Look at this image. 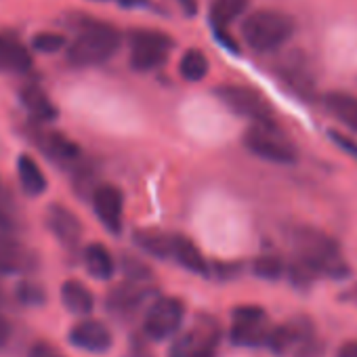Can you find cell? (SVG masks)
<instances>
[{
    "instance_id": "4dcf8cb0",
    "label": "cell",
    "mask_w": 357,
    "mask_h": 357,
    "mask_svg": "<svg viewBox=\"0 0 357 357\" xmlns=\"http://www.w3.org/2000/svg\"><path fill=\"white\" fill-rule=\"evenodd\" d=\"M330 137L334 139V143H336L338 147H342L347 153H351L353 158H357V143H355L353 139H349V137L340 135L338 130H330Z\"/></svg>"
},
{
    "instance_id": "8fae6325",
    "label": "cell",
    "mask_w": 357,
    "mask_h": 357,
    "mask_svg": "<svg viewBox=\"0 0 357 357\" xmlns=\"http://www.w3.org/2000/svg\"><path fill=\"white\" fill-rule=\"evenodd\" d=\"M93 208L112 234L122 231V194L114 185L105 183L93 192Z\"/></svg>"
},
{
    "instance_id": "603a6c76",
    "label": "cell",
    "mask_w": 357,
    "mask_h": 357,
    "mask_svg": "<svg viewBox=\"0 0 357 357\" xmlns=\"http://www.w3.org/2000/svg\"><path fill=\"white\" fill-rule=\"evenodd\" d=\"M282 78L303 97H311V93H315V82L311 78V72L307 70V66L303 61L296 59H286V63L280 70Z\"/></svg>"
},
{
    "instance_id": "44dd1931",
    "label": "cell",
    "mask_w": 357,
    "mask_h": 357,
    "mask_svg": "<svg viewBox=\"0 0 357 357\" xmlns=\"http://www.w3.org/2000/svg\"><path fill=\"white\" fill-rule=\"evenodd\" d=\"M22 101L30 109V114L40 122H51L57 118V107L47 97V93L36 84H30L22 91Z\"/></svg>"
},
{
    "instance_id": "e0dca14e",
    "label": "cell",
    "mask_w": 357,
    "mask_h": 357,
    "mask_svg": "<svg viewBox=\"0 0 357 357\" xmlns=\"http://www.w3.org/2000/svg\"><path fill=\"white\" fill-rule=\"evenodd\" d=\"M30 265V252L9 234H0V273H20Z\"/></svg>"
},
{
    "instance_id": "52a82bcc",
    "label": "cell",
    "mask_w": 357,
    "mask_h": 357,
    "mask_svg": "<svg viewBox=\"0 0 357 357\" xmlns=\"http://www.w3.org/2000/svg\"><path fill=\"white\" fill-rule=\"evenodd\" d=\"M271 328L267 324V315L261 307L242 305L234 309V326H231V340L242 347H259L267 344Z\"/></svg>"
},
{
    "instance_id": "9a60e30c",
    "label": "cell",
    "mask_w": 357,
    "mask_h": 357,
    "mask_svg": "<svg viewBox=\"0 0 357 357\" xmlns=\"http://www.w3.org/2000/svg\"><path fill=\"white\" fill-rule=\"evenodd\" d=\"M147 288L141 286V282H126L116 286L109 296H107V307L109 311L118 313V315H126L139 309V305L147 298Z\"/></svg>"
},
{
    "instance_id": "ac0fdd59",
    "label": "cell",
    "mask_w": 357,
    "mask_h": 357,
    "mask_svg": "<svg viewBox=\"0 0 357 357\" xmlns=\"http://www.w3.org/2000/svg\"><path fill=\"white\" fill-rule=\"evenodd\" d=\"M61 303L66 305L68 311H72L76 315H86L95 307V298H93L91 290L78 280L63 282V286H61Z\"/></svg>"
},
{
    "instance_id": "30bf717a",
    "label": "cell",
    "mask_w": 357,
    "mask_h": 357,
    "mask_svg": "<svg viewBox=\"0 0 357 357\" xmlns=\"http://www.w3.org/2000/svg\"><path fill=\"white\" fill-rule=\"evenodd\" d=\"M70 342L78 349L91 351V353H103L112 347V332L109 328L99 319H82L78 321L70 334Z\"/></svg>"
},
{
    "instance_id": "7402d4cb",
    "label": "cell",
    "mask_w": 357,
    "mask_h": 357,
    "mask_svg": "<svg viewBox=\"0 0 357 357\" xmlns=\"http://www.w3.org/2000/svg\"><path fill=\"white\" fill-rule=\"evenodd\" d=\"M84 265L89 273L97 280H109L116 271V263L103 244H91L84 250Z\"/></svg>"
},
{
    "instance_id": "6da1fadb",
    "label": "cell",
    "mask_w": 357,
    "mask_h": 357,
    "mask_svg": "<svg viewBox=\"0 0 357 357\" xmlns=\"http://www.w3.org/2000/svg\"><path fill=\"white\" fill-rule=\"evenodd\" d=\"M294 261L290 263V278L298 286H307L317 278L340 280L349 273L342 261L340 246L334 238L313 227H296L294 236Z\"/></svg>"
},
{
    "instance_id": "f1b7e54d",
    "label": "cell",
    "mask_w": 357,
    "mask_h": 357,
    "mask_svg": "<svg viewBox=\"0 0 357 357\" xmlns=\"http://www.w3.org/2000/svg\"><path fill=\"white\" fill-rule=\"evenodd\" d=\"M17 296L24 305H30V307L45 303V290L36 282H22L17 286Z\"/></svg>"
},
{
    "instance_id": "cb8c5ba5",
    "label": "cell",
    "mask_w": 357,
    "mask_h": 357,
    "mask_svg": "<svg viewBox=\"0 0 357 357\" xmlns=\"http://www.w3.org/2000/svg\"><path fill=\"white\" fill-rule=\"evenodd\" d=\"M248 7V0H213L211 24L215 30H225L234 20H238Z\"/></svg>"
},
{
    "instance_id": "ba28073f",
    "label": "cell",
    "mask_w": 357,
    "mask_h": 357,
    "mask_svg": "<svg viewBox=\"0 0 357 357\" xmlns=\"http://www.w3.org/2000/svg\"><path fill=\"white\" fill-rule=\"evenodd\" d=\"M185 309L183 303L172 296H160L151 303L145 315V332L153 340H164L172 336L183 321Z\"/></svg>"
},
{
    "instance_id": "83f0119b",
    "label": "cell",
    "mask_w": 357,
    "mask_h": 357,
    "mask_svg": "<svg viewBox=\"0 0 357 357\" xmlns=\"http://www.w3.org/2000/svg\"><path fill=\"white\" fill-rule=\"evenodd\" d=\"M66 45H68L66 36L63 34H57V32H40V34H36L32 38V47L38 53H57Z\"/></svg>"
},
{
    "instance_id": "484cf974",
    "label": "cell",
    "mask_w": 357,
    "mask_h": 357,
    "mask_svg": "<svg viewBox=\"0 0 357 357\" xmlns=\"http://www.w3.org/2000/svg\"><path fill=\"white\" fill-rule=\"evenodd\" d=\"M178 72L190 82H200L208 74V57L200 49H190L178 63Z\"/></svg>"
},
{
    "instance_id": "8992f818",
    "label": "cell",
    "mask_w": 357,
    "mask_h": 357,
    "mask_svg": "<svg viewBox=\"0 0 357 357\" xmlns=\"http://www.w3.org/2000/svg\"><path fill=\"white\" fill-rule=\"evenodd\" d=\"M217 97L240 116H246L255 122H273V107L259 91L250 86L223 84L217 89Z\"/></svg>"
},
{
    "instance_id": "d4e9b609",
    "label": "cell",
    "mask_w": 357,
    "mask_h": 357,
    "mask_svg": "<svg viewBox=\"0 0 357 357\" xmlns=\"http://www.w3.org/2000/svg\"><path fill=\"white\" fill-rule=\"evenodd\" d=\"M135 242L153 257H160V259L170 257L172 236H166L155 229H141V231H135Z\"/></svg>"
},
{
    "instance_id": "4fadbf2b",
    "label": "cell",
    "mask_w": 357,
    "mask_h": 357,
    "mask_svg": "<svg viewBox=\"0 0 357 357\" xmlns=\"http://www.w3.org/2000/svg\"><path fill=\"white\" fill-rule=\"evenodd\" d=\"M47 225L63 246H76L82 238V225L78 217L61 204H51L47 211Z\"/></svg>"
},
{
    "instance_id": "7a4b0ae2",
    "label": "cell",
    "mask_w": 357,
    "mask_h": 357,
    "mask_svg": "<svg viewBox=\"0 0 357 357\" xmlns=\"http://www.w3.org/2000/svg\"><path fill=\"white\" fill-rule=\"evenodd\" d=\"M120 47V34L114 26L86 22L68 47V61L74 68H91L105 63Z\"/></svg>"
},
{
    "instance_id": "4316f807",
    "label": "cell",
    "mask_w": 357,
    "mask_h": 357,
    "mask_svg": "<svg viewBox=\"0 0 357 357\" xmlns=\"http://www.w3.org/2000/svg\"><path fill=\"white\" fill-rule=\"evenodd\" d=\"M252 271H255V275H259V278H263V280H278V278H282V273H284V263H282V259L275 257V255H261V257L255 261Z\"/></svg>"
},
{
    "instance_id": "277c9868",
    "label": "cell",
    "mask_w": 357,
    "mask_h": 357,
    "mask_svg": "<svg viewBox=\"0 0 357 357\" xmlns=\"http://www.w3.org/2000/svg\"><path fill=\"white\" fill-rule=\"evenodd\" d=\"M244 145L255 155L269 162L292 164L296 160V147L275 122H255L244 135Z\"/></svg>"
},
{
    "instance_id": "836d02e7",
    "label": "cell",
    "mask_w": 357,
    "mask_h": 357,
    "mask_svg": "<svg viewBox=\"0 0 357 357\" xmlns=\"http://www.w3.org/2000/svg\"><path fill=\"white\" fill-rule=\"evenodd\" d=\"M9 332H11V328H9V321L0 315V344H5L7 342V338H9Z\"/></svg>"
},
{
    "instance_id": "2e32d148",
    "label": "cell",
    "mask_w": 357,
    "mask_h": 357,
    "mask_svg": "<svg viewBox=\"0 0 357 357\" xmlns=\"http://www.w3.org/2000/svg\"><path fill=\"white\" fill-rule=\"evenodd\" d=\"M170 257H174L178 261V265L185 267L192 273H208V265L204 261V255L200 252V248L185 236H172V248H170Z\"/></svg>"
},
{
    "instance_id": "3957f363",
    "label": "cell",
    "mask_w": 357,
    "mask_h": 357,
    "mask_svg": "<svg viewBox=\"0 0 357 357\" xmlns=\"http://www.w3.org/2000/svg\"><path fill=\"white\" fill-rule=\"evenodd\" d=\"M294 20L282 11L261 9L250 13L242 24L246 45L259 53H269L286 45L294 34Z\"/></svg>"
},
{
    "instance_id": "ffe728a7",
    "label": "cell",
    "mask_w": 357,
    "mask_h": 357,
    "mask_svg": "<svg viewBox=\"0 0 357 357\" xmlns=\"http://www.w3.org/2000/svg\"><path fill=\"white\" fill-rule=\"evenodd\" d=\"M326 107L332 112L334 118H338L353 132H357V97H353L349 93L334 91V93L326 95Z\"/></svg>"
},
{
    "instance_id": "1f68e13d",
    "label": "cell",
    "mask_w": 357,
    "mask_h": 357,
    "mask_svg": "<svg viewBox=\"0 0 357 357\" xmlns=\"http://www.w3.org/2000/svg\"><path fill=\"white\" fill-rule=\"evenodd\" d=\"M338 357H357V340H351L338 349Z\"/></svg>"
},
{
    "instance_id": "f546056e",
    "label": "cell",
    "mask_w": 357,
    "mask_h": 357,
    "mask_svg": "<svg viewBox=\"0 0 357 357\" xmlns=\"http://www.w3.org/2000/svg\"><path fill=\"white\" fill-rule=\"evenodd\" d=\"M28 357H66V355H63L57 347H53V344H49V342H36V344L30 349Z\"/></svg>"
},
{
    "instance_id": "e575fe53",
    "label": "cell",
    "mask_w": 357,
    "mask_h": 357,
    "mask_svg": "<svg viewBox=\"0 0 357 357\" xmlns=\"http://www.w3.org/2000/svg\"><path fill=\"white\" fill-rule=\"evenodd\" d=\"M118 3H120L122 7H126V9H132V7H141V5H145L147 0H118Z\"/></svg>"
},
{
    "instance_id": "5bb4252c",
    "label": "cell",
    "mask_w": 357,
    "mask_h": 357,
    "mask_svg": "<svg viewBox=\"0 0 357 357\" xmlns=\"http://www.w3.org/2000/svg\"><path fill=\"white\" fill-rule=\"evenodd\" d=\"M32 68V55L17 38L0 34V72H28Z\"/></svg>"
},
{
    "instance_id": "5b68a950",
    "label": "cell",
    "mask_w": 357,
    "mask_h": 357,
    "mask_svg": "<svg viewBox=\"0 0 357 357\" xmlns=\"http://www.w3.org/2000/svg\"><path fill=\"white\" fill-rule=\"evenodd\" d=\"M128 43L130 66L139 72L160 68L172 51V38L155 30H132L128 32Z\"/></svg>"
},
{
    "instance_id": "7c38bea8",
    "label": "cell",
    "mask_w": 357,
    "mask_h": 357,
    "mask_svg": "<svg viewBox=\"0 0 357 357\" xmlns=\"http://www.w3.org/2000/svg\"><path fill=\"white\" fill-rule=\"evenodd\" d=\"M34 143H38V147L51 160H55L59 164H68V166L76 164L82 153L74 141H70L66 135H61L57 130H43V128L34 130Z\"/></svg>"
},
{
    "instance_id": "d6a6232c",
    "label": "cell",
    "mask_w": 357,
    "mask_h": 357,
    "mask_svg": "<svg viewBox=\"0 0 357 357\" xmlns=\"http://www.w3.org/2000/svg\"><path fill=\"white\" fill-rule=\"evenodd\" d=\"M178 3H181L185 15H190V17L196 15V11H198V3H196V0H178Z\"/></svg>"
},
{
    "instance_id": "d6986e66",
    "label": "cell",
    "mask_w": 357,
    "mask_h": 357,
    "mask_svg": "<svg viewBox=\"0 0 357 357\" xmlns=\"http://www.w3.org/2000/svg\"><path fill=\"white\" fill-rule=\"evenodd\" d=\"M17 174L28 196H40L47 192V176L32 155H22L17 160Z\"/></svg>"
},
{
    "instance_id": "9c48e42d",
    "label": "cell",
    "mask_w": 357,
    "mask_h": 357,
    "mask_svg": "<svg viewBox=\"0 0 357 357\" xmlns=\"http://www.w3.org/2000/svg\"><path fill=\"white\" fill-rule=\"evenodd\" d=\"M219 336L221 332L215 319H202L192 332L174 340L168 357H215Z\"/></svg>"
}]
</instances>
